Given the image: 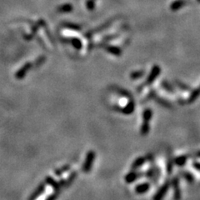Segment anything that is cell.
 Here are the masks:
<instances>
[{"mask_svg": "<svg viewBox=\"0 0 200 200\" xmlns=\"http://www.w3.org/2000/svg\"><path fill=\"white\" fill-rule=\"evenodd\" d=\"M141 76H143V73H137V74H132L131 78H140Z\"/></svg>", "mask_w": 200, "mask_h": 200, "instance_id": "17", "label": "cell"}, {"mask_svg": "<svg viewBox=\"0 0 200 200\" xmlns=\"http://www.w3.org/2000/svg\"><path fill=\"white\" fill-rule=\"evenodd\" d=\"M57 196H58V194H57V193H55L54 194H53V195H51V196L48 198L47 200H54L57 198Z\"/></svg>", "mask_w": 200, "mask_h": 200, "instance_id": "18", "label": "cell"}, {"mask_svg": "<svg viewBox=\"0 0 200 200\" xmlns=\"http://www.w3.org/2000/svg\"><path fill=\"white\" fill-rule=\"evenodd\" d=\"M188 157L184 155V156H180L177 158V159H175V163L177 164V165H183L185 162H186V160H187Z\"/></svg>", "mask_w": 200, "mask_h": 200, "instance_id": "12", "label": "cell"}, {"mask_svg": "<svg viewBox=\"0 0 200 200\" xmlns=\"http://www.w3.org/2000/svg\"><path fill=\"white\" fill-rule=\"evenodd\" d=\"M152 118V111L148 109L144 110V113H143V119H144V122L148 123L149 120Z\"/></svg>", "mask_w": 200, "mask_h": 200, "instance_id": "8", "label": "cell"}, {"mask_svg": "<svg viewBox=\"0 0 200 200\" xmlns=\"http://www.w3.org/2000/svg\"><path fill=\"white\" fill-rule=\"evenodd\" d=\"M149 130V124L148 123L144 122L143 125H142V128H141V134L142 135H147Z\"/></svg>", "mask_w": 200, "mask_h": 200, "instance_id": "13", "label": "cell"}, {"mask_svg": "<svg viewBox=\"0 0 200 200\" xmlns=\"http://www.w3.org/2000/svg\"><path fill=\"white\" fill-rule=\"evenodd\" d=\"M94 158H95V153L94 152L90 151L89 153H88L87 157H86V161L84 163V167H83L84 172L88 173L90 171L91 168H92V164L94 162Z\"/></svg>", "mask_w": 200, "mask_h": 200, "instance_id": "1", "label": "cell"}, {"mask_svg": "<svg viewBox=\"0 0 200 200\" xmlns=\"http://www.w3.org/2000/svg\"><path fill=\"white\" fill-rule=\"evenodd\" d=\"M149 186L150 184L148 183H144V184H142L138 185L136 188H135V191L138 194H144L145 192H147L148 189H149Z\"/></svg>", "mask_w": 200, "mask_h": 200, "instance_id": "4", "label": "cell"}, {"mask_svg": "<svg viewBox=\"0 0 200 200\" xmlns=\"http://www.w3.org/2000/svg\"><path fill=\"white\" fill-rule=\"evenodd\" d=\"M159 68H154V69H153V70L152 71V73H151V74H150V76L148 77V81H147L148 84H151V83L154 80V78H156L157 76H158V74H159Z\"/></svg>", "mask_w": 200, "mask_h": 200, "instance_id": "7", "label": "cell"}, {"mask_svg": "<svg viewBox=\"0 0 200 200\" xmlns=\"http://www.w3.org/2000/svg\"><path fill=\"white\" fill-rule=\"evenodd\" d=\"M134 110V103L130 102L128 103V106H126V108L123 109V112H124L125 114H130Z\"/></svg>", "mask_w": 200, "mask_h": 200, "instance_id": "10", "label": "cell"}, {"mask_svg": "<svg viewBox=\"0 0 200 200\" xmlns=\"http://www.w3.org/2000/svg\"><path fill=\"white\" fill-rule=\"evenodd\" d=\"M169 188V183H166L165 184L162 185V187L160 188L159 190L157 192L155 196L153 197V200H162V198L164 197V195L167 193V191Z\"/></svg>", "mask_w": 200, "mask_h": 200, "instance_id": "2", "label": "cell"}, {"mask_svg": "<svg viewBox=\"0 0 200 200\" xmlns=\"http://www.w3.org/2000/svg\"><path fill=\"white\" fill-rule=\"evenodd\" d=\"M70 169V167H69V165H65L62 167V169H57L56 171H55V174L56 175H60L62 174V173L63 172H66V171H68L69 169Z\"/></svg>", "mask_w": 200, "mask_h": 200, "instance_id": "14", "label": "cell"}, {"mask_svg": "<svg viewBox=\"0 0 200 200\" xmlns=\"http://www.w3.org/2000/svg\"><path fill=\"white\" fill-rule=\"evenodd\" d=\"M199 95H200V87L198 88H197V89H195V90L194 91V93L191 94L190 97H189V103L194 101V99H196Z\"/></svg>", "mask_w": 200, "mask_h": 200, "instance_id": "11", "label": "cell"}, {"mask_svg": "<svg viewBox=\"0 0 200 200\" xmlns=\"http://www.w3.org/2000/svg\"><path fill=\"white\" fill-rule=\"evenodd\" d=\"M196 156L199 157V158H200V152H198V153L197 154H196Z\"/></svg>", "mask_w": 200, "mask_h": 200, "instance_id": "20", "label": "cell"}, {"mask_svg": "<svg viewBox=\"0 0 200 200\" xmlns=\"http://www.w3.org/2000/svg\"><path fill=\"white\" fill-rule=\"evenodd\" d=\"M162 88L165 89V90L169 91V92H171L172 93L173 91V88L170 85L168 84V83H166V82H162Z\"/></svg>", "mask_w": 200, "mask_h": 200, "instance_id": "15", "label": "cell"}, {"mask_svg": "<svg viewBox=\"0 0 200 200\" xmlns=\"http://www.w3.org/2000/svg\"><path fill=\"white\" fill-rule=\"evenodd\" d=\"M145 162V159L144 158H138V159L135 160V162L133 163L132 165V168L134 169H136L138 168H139L140 166H142Z\"/></svg>", "mask_w": 200, "mask_h": 200, "instance_id": "9", "label": "cell"}, {"mask_svg": "<svg viewBox=\"0 0 200 200\" xmlns=\"http://www.w3.org/2000/svg\"><path fill=\"white\" fill-rule=\"evenodd\" d=\"M173 189H174V199L179 200L181 198V191L178 187V178H174L173 181Z\"/></svg>", "mask_w": 200, "mask_h": 200, "instance_id": "3", "label": "cell"}, {"mask_svg": "<svg viewBox=\"0 0 200 200\" xmlns=\"http://www.w3.org/2000/svg\"><path fill=\"white\" fill-rule=\"evenodd\" d=\"M44 188H45V187H44V184H41L39 185L38 187V188L36 189V191H35L34 193L33 194V195L31 196V198H30V200H34L36 198H38L39 195H41L42 194V193L44 191Z\"/></svg>", "mask_w": 200, "mask_h": 200, "instance_id": "5", "label": "cell"}, {"mask_svg": "<svg viewBox=\"0 0 200 200\" xmlns=\"http://www.w3.org/2000/svg\"><path fill=\"white\" fill-rule=\"evenodd\" d=\"M184 178H186L189 183H192V182L194 181V177H193L191 174H189L188 173H184Z\"/></svg>", "mask_w": 200, "mask_h": 200, "instance_id": "16", "label": "cell"}, {"mask_svg": "<svg viewBox=\"0 0 200 200\" xmlns=\"http://www.w3.org/2000/svg\"><path fill=\"white\" fill-rule=\"evenodd\" d=\"M194 168L196 169H198V170H200V163H198V162H195L194 164Z\"/></svg>", "mask_w": 200, "mask_h": 200, "instance_id": "19", "label": "cell"}, {"mask_svg": "<svg viewBox=\"0 0 200 200\" xmlns=\"http://www.w3.org/2000/svg\"><path fill=\"white\" fill-rule=\"evenodd\" d=\"M138 178V174L135 172H130L128 174L125 176V182L130 184L132 182L135 181Z\"/></svg>", "mask_w": 200, "mask_h": 200, "instance_id": "6", "label": "cell"}]
</instances>
